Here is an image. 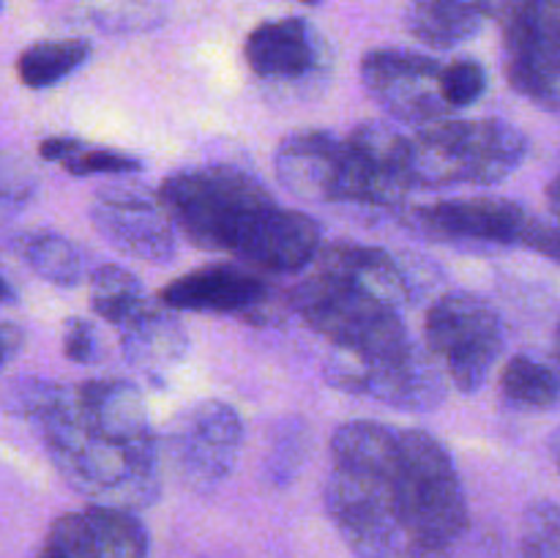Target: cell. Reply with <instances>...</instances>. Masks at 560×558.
<instances>
[{
    "mask_svg": "<svg viewBox=\"0 0 560 558\" xmlns=\"http://www.w3.org/2000/svg\"><path fill=\"white\" fill-rule=\"evenodd\" d=\"M120 353L131 367L153 372L184 361L189 353V334L175 310L164 304H145L120 323Z\"/></svg>",
    "mask_w": 560,
    "mask_h": 558,
    "instance_id": "cell-19",
    "label": "cell"
},
{
    "mask_svg": "<svg viewBox=\"0 0 560 558\" xmlns=\"http://www.w3.org/2000/svg\"><path fill=\"white\" fill-rule=\"evenodd\" d=\"M326 512L359 558L448 553L470 525L448 449L424 430L370 419L331 435Z\"/></svg>",
    "mask_w": 560,
    "mask_h": 558,
    "instance_id": "cell-1",
    "label": "cell"
},
{
    "mask_svg": "<svg viewBox=\"0 0 560 558\" xmlns=\"http://www.w3.org/2000/svg\"><path fill=\"white\" fill-rule=\"evenodd\" d=\"M91 222L109 246L137 260L164 266L178 255V233L156 191L137 184L102 186L91 202Z\"/></svg>",
    "mask_w": 560,
    "mask_h": 558,
    "instance_id": "cell-11",
    "label": "cell"
},
{
    "mask_svg": "<svg viewBox=\"0 0 560 558\" xmlns=\"http://www.w3.org/2000/svg\"><path fill=\"white\" fill-rule=\"evenodd\" d=\"M523 246H528V249L539 252V255H545L547 260L558 263V257H560V235H558V228H556V224H552V222H541V219H530L528 233H525Z\"/></svg>",
    "mask_w": 560,
    "mask_h": 558,
    "instance_id": "cell-33",
    "label": "cell"
},
{
    "mask_svg": "<svg viewBox=\"0 0 560 558\" xmlns=\"http://www.w3.org/2000/svg\"><path fill=\"white\" fill-rule=\"evenodd\" d=\"M517 558H560V509L552 498L525 509Z\"/></svg>",
    "mask_w": 560,
    "mask_h": 558,
    "instance_id": "cell-28",
    "label": "cell"
},
{
    "mask_svg": "<svg viewBox=\"0 0 560 558\" xmlns=\"http://www.w3.org/2000/svg\"><path fill=\"white\" fill-rule=\"evenodd\" d=\"M293 306L306 326L350 353H383L410 339L394 306L331 274L312 271L293 288Z\"/></svg>",
    "mask_w": 560,
    "mask_h": 558,
    "instance_id": "cell-5",
    "label": "cell"
},
{
    "mask_svg": "<svg viewBox=\"0 0 560 558\" xmlns=\"http://www.w3.org/2000/svg\"><path fill=\"white\" fill-rule=\"evenodd\" d=\"M244 421L233 405L202 399L180 410L167 430V457L175 476L195 492H211L235 468Z\"/></svg>",
    "mask_w": 560,
    "mask_h": 558,
    "instance_id": "cell-9",
    "label": "cell"
},
{
    "mask_svg": "<svg viewBox=\"0 0 560 558\" xmlns=\"http://www.w3.org/2000/svg\"><path fill=\"white\" fill-rule=\"evenodd\" d=\"M326 381L339 392L370 397L392 408L427 414L446 399V375L424 345L413 337L383 353H350L334 348Z\"/></svg>",
    "mask_w": 560,
    "mask_h": 558,
    "instance_id": "cell-6",
    "label": "cell"
},
{
    "mask_svg": "<svg viewBox=\"0 0 560 558\" xmlns=\"http://www.w3.org/2000/svg\"><path fill=\"white\" fill-rule=\"evenodd\" d=\"M22 342H25V332L14 323H0V370L5 367V361L14 359L20 353Z\"/></svg>",
    "mask_w": 560,
    "mask_h": 558,
    "instance_id": "cell-35",
    "label": "cell"
},
{
    "mask_svg": "<svg viewBox=\"0 0 560 558\" xmlns=\"http://www.w3.org/2000/svg\"><path fill=\"white\" fill-rule=\"evenodd\" d=\"M320 246L323 230L315 219L273 206L252 224L233 255L262 274H299L312 266Z\"/></svg>",
    "mask_w": 560,
    "mask_h": 558,
    "instance_id": "cell-17",
    "label": "cell"
},
{
    "mask_svg": "<svg viewBox=\"0 0 560 558\" xmlns=\"http://www.w3.org/2000/svg\"><path fill=\"white\" fill-rule=\"evenodd\" d=\"M33 425L55 470L91 507L140 512L162 496L159 441L135 383H55Z\"/></svg>",
    "mask_w": 560,
    "mask_h": 558,
    "instance_id": "cell-2",
    "label": "cell"
},
{
    "mask_svg": "<svg viewBox=\"0 0 560 558\" xmlns=\"http://www.w3.org/2000/svg\"><path fill=\"white\" fill-rule=\"evenodd\" d=\"M487 91V71L479 60H454L441 66L438 74V93L448 109H463L479 102Z\"/></svg>",
    "mask_w": 560,
    "mask_h": 558,
    "instance_id": "cell-29",
    "label": "cell"
},
{
    "mask_svg": "<svg viewBox=\"0 0 560 558\" xmlns=\"http://www.w3.org/2000/svg\"><path fill=\"white\" fill-rule=\"evenodd\" d=\"M91 58V44L85 38H63V42H38L27 47L16 60V74L27 88H52L69 74H74Z\"/></svg>",
    "mask_w": 560,
    "mask_h": 558,
    "instance_id": "cell-21",
    "label": "cell"
},
{
    "mask_svg": "<svg viewBox=\"0 0 560 558\" xmlns=\"http://www.w3.org/2000/svg\"><path fill=\"white\" fill-rule=\"evenodd\" d=\"M63 353L77 364H88L96 353V332L82 317H69L63 328Z\"/></svg>",
    "mask_w": 560,
    "mask_h": 558,
    "instance_id": "cell-32",
    "label": "cell"
},
{
    "mask_svg": "<svg viewBox=\"0 0 560 558\" xmlns=\"http://www.w3.org/2000/svg\"><path fill=\"white\" fill-rule=\"evenodd\" d=\"M159 301L175 312H213L260 321V312L273 301V288L260 271L213 263L173 279Z\"/></svg>",
    "mask_w": 560,
    "mask_h": 558,
    "instance_id": "cell-15",
    "label": "cell"
},
{
    "mask_svg": "<svg viewBox=\"0 0 560 558\" xmlns=\"http://www.w3.org/2000/svg\"><path fill=\"white\" fill-rule=\"evenodd\" d=\"M175 233L202 252L238 249L252 224L277 206L271 191L233 164L178 170L156 191Z\"/></svg>",
    "mask_w": 560,
    "mask_h": 558,
    "instance_id": "cell-3",
    "label": "cell"
},
{
    "mask_svg": "<svg viewBox=\"0 0 560 558\" xmlns=\"http://www.w3.org/2000/svg\"><path fill=\"white\" fill-rule=\"evenodd\" d=\"M38 189L36 175L14 153L0 151V213L25 208Z\"/></svg>",
    "mask_w": 560,
    "mask_h": 558,
    "instance_id": "cell-30",
    "label": "cell"
},
{
    "mask_svg": "<svg viewBox=\"0 0 560 558\" xmlns=\"http://www.w3.org/2000/svg\"><path fill=\"white\" fill-rule=\"evenodd\" d=\"M558 388L556 370L530 356H514L501 372L503 397L523 408H552L558 403Z\"/></svg>",
    "mask_w": 560,
    "mask_h": 558,
    "instance_id": "cell-23",
    "label": "cell"
},
{
    "mask_svg": "<svg viewBox=\"0 0 560 558\" xmlns=\"http://www.w3.org/2000/svg\"><path fill=\"white\" fill-rule=\"evenodd\" d=\"M528 156V140L501 118L435 120L408 137L410 186H495Z\"/></svg>",
    "mask_w": 560,
    "mask_h": 558,
    "instance_id": "cell-4",
    "label": "cell"
},
{
    "mask_svg": "<svg viewBox=\"0 0 560 558\" xmlns=\"http://www.w3.org/2000/svg\"><path fill=\"white\" fill-rule=\"evenodd\" d=\"M85 142L74 140V137H49L38 146V153H42L44 162H63L71 153H77Z\"/></svg>",
    "mask_w": 560,
    "mask_h": 558,
    "instance_id": "cell-34",
    "label": "cell"
},
{
    "mask_svg": "<svg viewBox=\"0 0 560 558\" xmlns=\"http://www.w3.org/2000/svg\"><path fill=\"white\" fill-rule=\"evenodd\" d=\"M252 74L293 96L317 91L331 74L334 55L326 38L301 16L262 22L244 44Z\"/></svg>",
    "mask_w": 560,
    "mask_h": 558,
    "instance_id": "cell-10",
    "label": "cell"
},
{
    "mask_svg": "<svg viewBox=\"0 0 560 558\" xmlns=\"http://www.w3.org/2000/svg\"><path fill=\"white\" fill-rule=\"evenodd\" d=\"M277 178L306 202H342L345 142L331 131L306 129L284 137L273 153Z\"/></svg>",
    "mask_w": 560,
    "mask_h": 558,
    "instance_id": "cell-16",
    "label": "cell"
},
{
    "mask_svg": "<svg viewBox=\"0 0 560 558\" xmlns=\"http://www.w3.org/2000/svg\"><path fill=\"white\" fill-rule=\"evenodd\" d=\"M530 213L506 197H452L408 211V224L443 244L523 246Z\"/></svg>",
    "mask_w": 560,
    "mask_h": 558,
    "instance_id": "cell-14",
    "label": "cell"
},
{
    "mask_svg": "<svg viewBox=\"0 0 560 558\" xmlns=\"http://www.w3.org/2000/svg\"><path fill=\"white\" fill-rule=\"evenodd\" d=\"M498 22L509 85L536 107L556 113L560 102V3L503 0Z\"/></svg>",
    "mask_w": 560,
    "mask_h": 558,
    "instance_id": "cell-8",
    "label": "cell"
},
{
    "mask_svg": "<svg viewBox=\"0 0 560 558\" xmlns=\"http://www.w3.org/2000/svg\"><path fill=\"white\" fill-rule=\"evenodd\" d=\"M490 14V0H410L405 22L427 47L452 49L481 33Z\"/></svg>",
    "mask_w": 560,
    "mask_h": 558,
    "instance_id": "cell-20",
    "label": "cell"
},
{
    "mask_svg": "<svg viewBox=\"0 0 560 558\" xmlns=\"http://www.w3.org/2000/svg\"><path fill=\"white\" fill-rule=\"evenodd\" d=\"M547 202H550V213H552V217H558V213H560V206H558V178H552L550 186H547Z\"/></svg>",
    "mask_w": 560,
    "mask_h": 558,
    "instance_id": "cell-36",
    "label": "cell"
},
{
    "mask_svg": "<svg viewBox=\"0 0 560 558\" xmlns=\"http://www.w3.org/2000/svg\"><path fill=\"white\" fill-rule=\"evenodd\" d=\"M342 202L399 208L410 195L408 135L388 124H361L345 137Z\"/></svg>",
    "mask_w": 560,
    "mask_h": 558,
    "instance_id": "cell-12",
    "label": "cell"
},
{
    "mask_svg": "<svg viewBox=\"0 0 560 558\" xmlns=\"http://www.w3.org/2000/svg\"><path fill=\"white\" fill-rule=\"evenodd\" d=\"M96 528L102 558H148V531L137 512L109 507H88Z\"/></svg>",
    "mask_w": 560,
    "mask_h": 558,
    "instance_id": "cell-26",
    "label": "cell"
},
{
    "mask_svg": "<svg viewBox=\"0 0 560 558\" xmlns=\"http://www.w3.org/2000/svg\"><path fill=\"white\" fill-rule=\"evenodd\" d=\"M306 454H310V427L299 416H288L279 421L271 432V441L266 449V463H262V474H266L271 487H288L290 481L299 476L304 468Z\"/></svg>",
    "mask_w": 560,
    "mask_h": 558,
    "instance_id": "cell-25",
    "label": "cell"
},
{
    "mask_svg": "<svg viewBox=\"0 0 560 558\" xmlns=\"http://www.w3.org/2000/svg\"><path fill=\"white\" fill-rule=\"evenodd\" d=\"M63 167L71 175H118V173H137L142 167L140 159L126 156V153L113 151V148H88L63 159Z\"/></svg>",
    "mask_w": 560,
    "mask_h": 558,
    "instance_id": "cell-31",
    "label": "cell"
},
{
    "mask_svg": "<svg viewBox=\"0 0 560 558\" xmlns=\"http://www.w3.org/2000/svg\"><path fill=\"white\" fill-rule=\"evenodd\" d=\"M424 339V348L443 367V375L463 394H476L490 381L501 356V317L481 295L452 290L427 310Z\"/></svg>",
    "mask_w": 560,
    "mask_h": 558,
    "instance_id": "cell-7",
    "label": "cell"
},
{
    "mask_svg": "<svg viewBox=\"0 0 560 558\" xmlns=\"http://www.w3.org/2000/svg\"><path fill=\"white\" fill-rule=\"evenodd\" d=\"M33 558H102L96 528L85 512H69L52 520Z\"/></svg>",
    "mask_w": 560,
    "mask_h": 558,
    "instance_id": "cell-27",
    "label": "cell"
},
{
    "mask_svg": "<svg viewBox=\"0 0 560 558\" xmlns=\"http://www.w3.org/2000/svg\"><path fill=\"white\" fill-rule=\"evenodd\" d=\"M27 266L58 288H74L82 277V260L77 246L60 233H33L22 244Z\"/></svg>",
    "mask_w": 560,
    "mask_h": 558,
    "instance_id": "cell-24",
    "label": "cell"
},
{
    "mask_svg": "<svg viewBox=\"0 0 560 558\" xmlns=\"http://www.w3.org/2000/svg\"><path fill=\"white\" fill-rule=\"evenodd\" d=\"M438 60L408 49H372L361 58L366 93L402 124L427 126L452 113L438 93Z\"/></svg>",
    "mask_w": 560,
    "mask_h": 558,
    "instance_id": "cell-13",
    "label": "cell"
},
{
    "mask_svg": "<svg viewBox=\"0 0 560 558\" xmlns=\"http://www.w3.org/2000/svg\"><path fill=\"white\" fill-rule=\"evenodd\" d=\"M312 266H315V271L345 279L353 288L364 290L372 299L383 301V304L394 306V310L405 304V301H410L402 257H394L392 252L381 249V246L334 241V244L320 246Z\"/></svg>",
    "mask_w": 560,
    "mask_h": 558,
    "instance_id": "cell-18",
    "label": "cell"
},
{
    "mask_svg": "<svg viewBox=\"0 0 560 558\" xmlns=\"http://www.w3.org/2000/svg\"><path fill=\"white\" fill-rule=\"evenodd\" d=\"M0 301H3V304H9V301H14V290H11V284L5 282L3 277H0Z\"/></svg>",
    "mask_w": 560,
    "mask_h": 558,
    "instance_id": "cell-37",
    "label": "cell"
},
{
    "mask_svg": "<svg viewBox=\"0 0 560 558\" xmlns=\"http://www.w3.org/2000/svg\"><path fill=\"white\" fill-rule=\"evenodd\" d=\"M397 558H448V553H408V556Z\"/></svg>",
    "mask_w": 560,
    "mask_h": 558,
    "instance_id": "cell-38",
    "label": "cell"
},
{
    "mask_svg": "<svg viewBox=\"0 0 560 558\" xmlns=\"http://www.w3.org/2000/svg\"><path fill=\"white\" fill-rule=\"evenodd\" d=\"M148 301L145 288L137 279V274H131L129 268L107 266L96 268L91 277V306L102 321L120 326L129 315H135L142 304Z\"/></svg>",
    "mask_w": 560,
    "mask_h": 558,
    "instance_id": "cell-22",
    "label": "cell"
},
{
    "mask_svg": "<svg viewBox=\"0 0 560 558\" xmlns=\"http://www.w3.org/2000/svg\"><path fill=\"white\" fill-rule=\"evenodd\" d=\"M301 3H306V5H317V3H320V0H301Z\"/></svg>",
    "mask_w": 560,
    "mask_h": 558,
    "instance_id": "cell-39",
    "label": "cell"
}]
</instances>
